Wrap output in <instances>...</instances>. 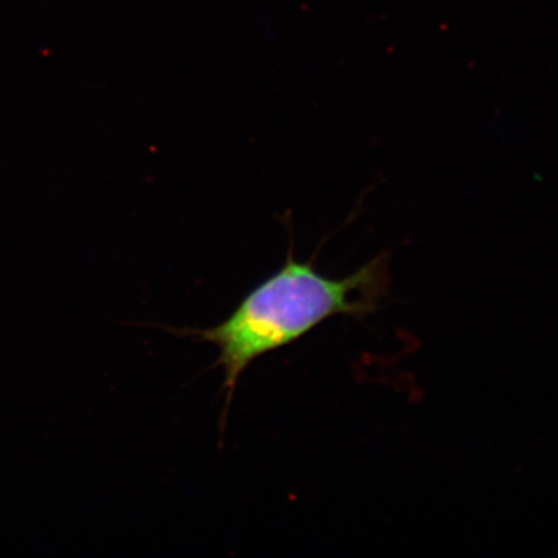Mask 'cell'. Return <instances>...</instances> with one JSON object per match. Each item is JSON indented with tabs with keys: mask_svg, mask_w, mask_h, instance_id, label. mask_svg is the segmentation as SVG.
<instances>
[{
	"mask_svg": "<svg viewBox=\"0 0 558 558\" xmlns=\"http://www.w3.org/2000/svg\"><path fill=\"white\" fill-rule=\"evenodd\" d=\"M286 223L290 244L284 266L250 290L219 325L194 329L138 323L218 348L213 368L223 369V421L238 381L252 363L290 347L330 318H368L389 295V252H381L347 278H329L315 269L314 258L293 256L290 213Z\"/></svg>",
	"mask_w": 558,
	"mask_h": 558,
	"instance_id": "obj_1",
	"label": "cell"
}]
</instances>
